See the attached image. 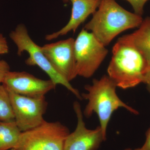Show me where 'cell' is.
Segmentation results:
<instances>
[{"label":"cell","mask_w":150,"mask_h":150,"mask_svg":"<svg viewBox=\"0 0 150 150\" xmlns=\"http://www.w3.org/2000/svg\"><path fill=\"white\" fill-rule=\"evenodd\" d=\"M124 150H142L141 148H138V149H135L133 150L131 149H126Z\"/></svg>","instance_id":"20"},{"label":"cell","mask_w":150,"mask_h":150,"mask_svg":"<svg viewBox=\"0 0 150 150\" xmlns=\"http://www.w3.org/2000/svg\"><path fill=\"white\" fill-rule=\"evenodd\" d=\"M148 67L147 62L134 47L128 35L119 38L112 47L107 69L108 77L116 86L126 89L144 83Z\"/></svg>","instance_id":"1"},{"label":"cell","mask_w":150,"mask_h":150,"mask_svg":"<svg viewBox=\"0 0 150 150\" xmlns=\"http://www.w3.org/2000/svg\"><path fill=\"white\" fill-rule=\"evenodd\" d=\"M8 92L15 121L22 132L34 129L43 123L48 105L45 96L31 98Z\"/></svg>","instance_id":"7"},{"label":"cell","mask_w":150,"mask_h":150,"mask_svg":"<svg viewBox=\"0 0 150 150\" xmlns=\"http://www.w3.org/2000/svg\"><path fill=\"white\" fill-rule=\"evenodd\" d=\"M74 48L77 74L85 78L91 77L108 54L105 46L84 28L75 40Z\"/></svg>","instance_id":"6"},{"label":"cell","mask_w":150,"mask_h":150,"mask_svg":"<svg viewBox=\"0 0 150 150\" xmlns=\"http://www.w3.org/2000/svg\"><path fill=\"white\" fill-rule=\"evenodd\" d=\"M134 47L143 55L150 65V16L143 20L139 29L128 34Z\"/></svg>","instance_id":"12"},{"label":"cell","mask_w":150,"mask_h":150,"mask_svg":"<svg viewBox=\"0 0 150 150\" xmlns=\"http://www.w3.org/2000/svg\"><path fill=\"white\" fill-rule=\"evenodd\" d=\"M0 121H15L14 115L8 91L0 84Z\"/></svg>","instance_id":"14"},{"label":"cell","mask_w":150,"mask_h":150,"mask_svg":"<svg viewBox=\"0 0 150 150\" xmlns=\"http://www.w3.org/2000/svg\"><path fill=\"white\" fill-rule=\"evenodd\" d=\"M131 5L134 13L142 16L144 13L145 4L149 0H125Z\"/></svg>","instance_id":"15"},{"label":"cell","mask_w":150,"mask_h":150,"mask_svg":"<svg viewBox=\"0 0 150 150\" xmlns=\"http://www.w3.org/2000/svg\"><path fill=\"white\" fill-rule=\"evenodd\" d=\"M9 150H16L15 149H11Z\"/></svg>","instance_id":"21"},{"label":"cell","mask_w":150,"mask_h":150,"mask_svg":"<svg viewBox=\"0 0 150 150\" xmlns=\"http://www.w3.org/2000/svg\"><path fill=\"white\" fill-rule=\"evenodd\" d=\"M74 41V39L69 38L41 46L43 53L55 69L70 82L78 76Z\"/></svg>","instance_id":"8"},{"label":"cell","mask_w":150,"mask_h":150,"mask_svg":"<svg viewBox=\"0 0 150 150\" xmlns=\"http://www.w3.org/2000/svg\"><path fill=\"white\" fill-rule=\"evenodd\" d=\"M72 4L71 14L67 24L56 32L48 34L46 40H52L60 36L67 35L70 31L76 32L79 26L84 22L90 15L97 10L101 0H63Z\"/></svg>","instance_id":"11"},{"label":"cell","mask_w":150,"mask_h":150,"mask_svg":"<svg viewBox=\"0 0 150 150\" xmlns=\"http://www.w3.org/2000/svg\"><path fill=\"white\" fill-rule=\"evenodd\" d=\"M116 85L108 77L104 76L99 79H94L91 85H86L85 88L87 92L81 95L88 101L83 111L86 117H91L93 112L97 114L100 126L106 137L108 125L113 112L120 108L127 109L134 114H138L135 110L120 99L116 93Z\"/></svg>","instance_id":"3"},{"label":"cell","mask_w":150,"mask_h":150,"mask_svg":"<svg viewBox=\"0 0 150 150\" xmlns=\"http://www.w3.org/2000/svg\"><path fill=\"white\" fill-rule=\"evenodd\" d=\"M2 83L8 91L31 98L45 96L56 86L51 79H41L24 71H10Z\"/></svg>","instance_id":"9"},{"label":"cell","mask_w":150,"mask_h":150,"mask_svg":"<svg viewBox=\"0 0 150 150\" xmlns=\"http://www.w3.org/2000/svg\"><path fill=\"white\" fill-rule=\"evenodd\" d=\"M21 133L15 121H0V150L15 149Z\"/></svg>","instance_id":"13"},{"label":"cell","mask_w":150,"mask_h":150,"mask_svg":"<svg viewBox=\"0 0 150 150\" xmlns=\"http://www.w3.org/2000/svg\"><path fill=\"white\" fill-rule=\"evenodd\" d=\"M143 20L142 16L123 8L115 0H101L91 20L83 28L91 31L106 47L121 33L139 27Z\"/></svg>","instance_id":"2"},{"label":"cell","mask_w":150,"mask_h":150,"mask_svg":"<svg viewBox=\"0 0 150 150\" xmlns=\"http://www.w3.org/2000/svg\"><path fill=\"white\" fill-rule=\"evenodd\" d=\"M144 83L146 84L148 90L150 92V65L148 67L147 71L145 75Z\"/></svg>","instance_id":"19"},{"label":"cell","mask_w":150,"mask_h":150,"mask_svg":"<svg viewBox=\"0 0 150 150\" xmlns=\"http://www.w3.org/2000/svg\"><path fill=\"white\" fill-rule=\"evenodd\" d=\"M10 37L17 47V54L19 56L24 52H27L29 55V57L25 60L26 65L39 67L49 76L50 79L55 85L64 86L79 99H82L78 90L55 69L43 53L41 46H38L31 39L24 24L18 25L15 29L11 33Z\"/></svg>","instance_id":"4"},{"label":"cell","mask_w":150,"mask_h":150,"mask_svg":"<svg viewBox=\"0 0 150 150\" xmlns=\"http://www.w3.org/2000/svg\"><path fill=\"white\" fill-rule=\"evenodd\" d=\"M74 109L77 118V124L75 131L66 138L64 150H97L102 142L106 139L100 126L93 130L86 127L83 113L78 101L74 103Z\"/></svg>","instance_id":"10"},{"label":"cell","mask_w":150,"mask_h":150,"mask_svg":"<svg viewBox=\"0 0 150 150\" xmlns=\"http://www.w3.org/2000/svg\"><path fill=\"white\" fill-rule=\"evenodd\" d=\"M70 134L67 126L59 121H44L37 127L22 132L16 150H64Z\"/></svg>","instance_id":"5"},{"label":"cell","mask_w":150,"mask_h":150,"mask_svg":"<svg viewBox=\"0 0 150 150\" xmlns=\"http://www.w3.org/2000/svg\"><path fill=\"white\" fill-rule=\"evenodd\" d=\"M141 149L142 150H150V128L147 131L146 141Z\"/></svg>","instance_id":"18"},{"label":"cell","mask_w":150,"mask_h":150,"mask_svg":"<svg viewBox=\"0 0 150 150\" xmlns=\"http://www.w3.org/2000/svg\"><path fill=\"white\" fill-rule=\"evenodd\" d=\"M8 46L6 38L1 33H0V56L8 54Z\"/></svg>","instance_id":"17"},{"label":"cell","mask_w":150,"mask_h":150,"mask_svg":"<svg viewBox=\"0 0 150 150\" xmlns=\"http://www.w3.org/2000/svg\"><path fill=\"white\" fill-rule=\"evenodd\" d=\"M9 65L4 60L0 61V83H2L6 75L10 71Z\"/></svg>","instance_id":"16"}]
</instances>
